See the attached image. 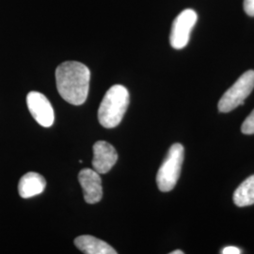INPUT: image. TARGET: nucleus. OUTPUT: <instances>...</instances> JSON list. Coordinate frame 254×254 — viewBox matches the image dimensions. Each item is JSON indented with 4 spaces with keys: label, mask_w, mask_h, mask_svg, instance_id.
I'll return each instance as SVG.
<instances>
[{
    "label": "nucleus",
    "mask_w": 254,
    "mask_h": 254,
    "mask_svg": "<svg viewBox=\"0 0 254 254\" xmlns=\"http://www.w3.org/2000/svg\"><path fill=\"white\" fill-rule=\"evenodd\" d=\"M91 72L78 62H65L56 70L57 89L64 100L80 106L88 97Z\"/></svg>",
    "instance_id": "1"
},
{
    "label": "nucleus",
    "mask_w": 254,
    "mask_h": 254,
    "mask_svg": "<svg viewBox=\"0 0 254 254\" xmlns=\"http://www.w3.org/2000/svg\"><path fill=\"white\" fill-rule=\"evenodd\" d=\"M129 92L122 85L112 86L105 94L98 110V120L102 127H118L129 106Z\"/></svg>",
    "instance_id": "2"
},
{
    "label": "nucleus",
    "mask_w": 254,
    "mask_h": 254,
    "mask_svg": "<svg viewBox=\"0 0 254 254\" xmlns=\"http://www.w3.org/2000/svg\"><path fill=\"white\" fill-rule=\"evenodd\" d=\"M184 154L185 149L180 143H174L170 148L156 175V183L159 190L169 192L174 189L180 177Z\"/></svg>",
    "instance_id": "3"
},
{
    "label": "nucleus",
    "mask_w": 254,
    "mask_h": 254,
    "mask_svg": "<svg viewBox=\"0 0 254 254\" xmlns=\"http://www.w3.org/2000/svg\"><path fill=\"white\" fill-rule=\"evenodd\" d=\"M254 89V71L243 73L228 90L218 102V110L227 113L244 104Z\"/></svg>",
    "instance_id": "4"
},
{
    "label": "nucleus",
    "mask_w": 254,
    "mask_h": 254,
    "mask_svg": "<svg viewBox=\"0 0 254 254\" xmlns=\"http://www.w3.org/2000/svg\"><path fill=\"white\" fill-rule=\"evenodd\" d=\"M198 15L195 10L187 9L173 21L170 42L174 49H183L188 46L192 28L195 27Z\"/></svg>",
    "instance_id": "5"
},
{
    "label": "nucleus",
    "mask_w": 254,
    "mask_h": 254,
    "mask_svg": "<svg viewBox=\"0 0 254 254\" xmlns=\"http://www.w3.org/2000/svg\"><path fill=\"white\" fill-rule=\"evenodd\" d=\"M28 110L37 123L43 127L53 126L54 109L46 96L38 91H30L27 96Z\"/></svg>",
    "instance_id": "6"
},
{
    "label": "nucleus",
    "mask_w": 254,
    "mask_h": 254,
    "mask_svg": "<svg viewBox=\"0 0 254 254\" xmlns=\"http://www.w3.org/2000/svg\"><path fill=\"white\" fill-rule=\"evenodd\" d=\"M78 181L81 185L84 200L87 203L94 204L102 200L103 188L100 173L91 169H84L78 173Z\"/></svg>",
    "instance_id": "7"
},
{
    "label": "nucleus",
    "mask_w": 254,
    "mask_h": 254,
    "mask_svg": "<svg viewBox=\"0 0 254 254\" xmlns=\"http://www.w3.org/2000/svg\"><path fill=\"white\" fill-rule=\"evenodd\" d=\"M118 160V154L115 148L107 141H97L93 145L92 166L94 171L100 174L109 173Z\"/></svg>",
    "instance_id": "8"
},
{
    "label": "nucleus",
    "mask_w": 254,
    "mask_h": 254,
    "mask_svg": "<svg viewBox=\"0 0 254 254\" xmlns=\"http://www.w3.org/2000/svg\"><path fill=\"white\" fill-rule=\"evenodd\" d=\"M46 187L44 176L37 173H27L19 181V195L24 199L32 198L43 193Z\"/></svg>",
    "instance_id": "9"
},
{
    "label": "nucleus",
    "mask_w": 254,
    "mask_h": 254,
    "mask_svg": "<svg viewBox=\"0 0 254 254\" xmlns=\"http://www.w3.org/2000/svg\"><path fill=\"white\" fill-rule=\"evenodd\" d=\"M74 245L86 254H116L117 252L107 242L94 236H80L74 239Z\"/></svg>",
    "instance_id": "10"
},
{
    "label": "nucleus",
    "mask_w": 254,
    "mask_h": 254,
    "mask_svg": "<svg viewBox=\"0 0 254 254\" xmlns=\"http://www.w3.org/2000/svg\"><path fill=\"white\" fill-rule=\"evenodd\" d=\"M234 202L239 207L254 204V175L243 182L234 193Z\"/></svg>",
    "instance_id": "11"
},
{
    "label": "nucleus",
    "mask_w": 254,
    "mask_h": 254,
    "mask_svg": "<svg viewBox=\"0 0 254 254\" xmlns=\"http://www.w3.org/2000/svg\"><path fill=\"white\" fill-rule=\"evenodd\" d=\"M242 133L245 135H254V109L252 113L247 117L242 127H241Z\"/></svg>",
    "instance_id": "12"
},
{
    "label": "nucleus",
    "mask_w": 254,
    "mask_h": 254,
    "mask_svg": "<svg viewBox=\"0 0 254 254\" xmlns=\"http://www.w3.org/2000/svg\"><path fill=\"white\" fill-rule=\"evenodd\" d=\"M244 10L249 16H254V0H244Z\"/></svg>",
    "instance_id": "13"
},
{
    "label": "nucleus",
    "mask_w": 254,
    "mask_h": 254,
    "mask_svg": "<svg viewBox=\"0 0 254 254\" xmlns=\"http://www.w3.org/2000/svg\"><path fill=\"white\" fill-rule=\"evenodd\" d=\"M242 253L240 249L234 247V246H230V247H226L222 250L221 254H240Z\"/></svg>",
    "instance_id": "14"
},
{
    "label": "nucleus",
    "mask_w": 254,
    "mask_h": 254,
    "mask_svg": "<svg viewBox=\"0 0 254 254\" xmlns=\"http://www.w3.org/2000/svg\"><path fill=\"white\" fill-rule=\"evenodd\" d=\"M184 253L181 252V251H179V250H177V251H175V252H173L172 254H183Z\"/></svg>",
    "instance_id": "15"
}]
</instances>
